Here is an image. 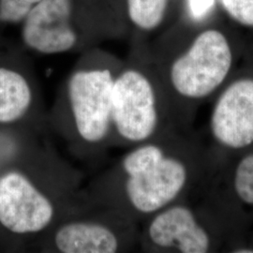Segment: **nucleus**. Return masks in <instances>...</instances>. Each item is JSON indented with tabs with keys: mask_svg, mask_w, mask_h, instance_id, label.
Here are the masks:
<instances>
[{
	"mask_svg": "<svg viewBox=\"0 0 253 253\" xmlns=\"http://www.w3.org/2000/svg\"><path fill=\"white\" fill-rule=\"evenodd\" d=\"M211 104L203 132L217 163L253 146V43Z\"/></svg>",
	"mask_w": 253,
	"mask_h": 253,
	"instance_id": "9",
	"label": "nucleus"
},
{
	"mask_svg": "<svg viewBox=\"0 0 253 253\" xmlns=\"http://www.w3.org/2000/svg\"><path fill=\"white\" fill-rule=\"evenodd\" d=\"M42 0H0V29L22 25L29 12Z\"/></svg>",
	"mask_w": 253,
	"mask_h": 253,
	"instance_id": "14",
	"label": "nucleus"
},
{
	"mask_svg": "<svg viewBox=\"0 0 253 253\" xmlns=\"http://www.w3.org/2000/svg\"><path fill=\"white\" fill-rule=\"evenodd\" d=\"M140 224L87 202L37 239L46 253H121L139 250Z\"/></svg>",
	"mask_w": 253,
	"mask_h": 253,
	"instance_id": "8",
	"label": "nucleus"
},
{
	"mask_svg": "<svg viewBox=\"0 0 253 253\" xmlns=\"http://www.w3.org/2000/svg\"><path fill=\"white\" fill-rule=\"evenodd\" d=\"M250 232L208 184L189 198L143 221L139 250L151 253H233L247 243Z\"/></svg>",
	"mask_w": 253,
	"mask_h": 253,
	"instance_id": "5",
	"label": "nucleus"
},
{
	"mask_svg": "<svg viewBox=\"0 0 253 253\" xmlns=\"http://www.w3.org/2000/svg\"><path fill=\"white\" fill-rule=\"evenodd\" d=\"M217 0H183L180 16L192 22H204L217 15Z\"/></svg>",
	"mask_w": 253,
	"mask_h": 253,
	"instance_id": "15",
	"label": "nucleus"
},
{
	"mask_svg": "<svg viewBox=\"0 0 253 253\" xmlns=\"http://www.w3.org/2000/svg\"><path fill=\"white\" fill-rule=\"evenodd\" d=\"M123 61L99 46L82 53L47 114L49 129L80 160L112 147V90Z\"/></svg>",
	"mask_w": 253,
	"mask_h": 253,
	"instance_id": "4",
	"label": "nucleus"
},
{
	"mask_svg": "<svg viewBox=\"0 0 253 253\" xmlns=\"http://www.w3.org/2000/svg\"><path fill=\"white\" fill-rule=\"evenodd\" d=\"M249 43L216 16L204 22L179 16L152 42H146L179 129H194L199 109L231 77Z\"/></svg>",
	"mask_w": 253,
	"mask_h": 253,
	"instance_id": "2",
	"label": "nucleus"
},
{
	"mask_svg": "<svg viewBox=\"0 0 253 253\" xmlns=\"http://www.w3.org/2000/svg\"><path fill=\"white\" fill-rule=\"evenodd\" d=\"M176 129L146 42L132 41L112 90V147L130 148Z\"/></svg>",
	"mask_w": 253,
	"mask_h": 253,
	"instance_id": "7",
	"label": "nucleus"
},
{
	"mask_svg": "<svg viewBox=\"0 0 253 253\" xmlns=\"http://www.w3.org/2000/svg\"><path fill=\"white\" fill-rule=\"evenodd\" d=\"M42 88L26 61L16 66L0 63V124H14L30 118L43 133L49 129Z\"/></svg>",
	"mask_w": 253,
	"mask_h": 253,
	"instance_id": "10",
	"label": "nucleus"
},
{
	"mask_svg": "<svg viewBox=\"0 0 253 253\" xmlns=\"http://www.w3.org/2000/svg\"><path fill=\"white\" fill-rule=\"evenodd\" d=\"M27 171L0 174V225L11 235L36 241L60 219L84 206L82 173L55 151L41 144Z\"/></svg>",
	"mask_w": 253,
	"mask_h": 253,
	"instance_id": "3",
	"label": "nucleus"
},
{
	"mask_svg": "<svg viewBox=\"0 0 253 253\" xmlns=\"http://www.w3.org/2000/svg\"><path fill=\"white\" fill-rule=\"evenodd\" d=\"M175 0H124L129 35L134 41L160 31L170 18Z\"/></svg>",
	"mask_w": 253,
	"mask_h": 253,
	"instance_id": "12",
	"label": "nucleus"
},
{
	"mask_svg": "<svg viewBox=\"0 0 253 253\" xmlns=\"http://www.w3.org/2000/svg\"><path fill=\"white\" fill-rule=\"evenodd\" d=\"M127 35L124 0H42L21 25L25 47L44 55L82 54Z\"/></svg>",
	"mask_w": 253,
	"mask_h": 253,
	"instance_id": "6",
	"label": "nucleus"
},
{
	"mask_svg": "<svg viewBox=\"0 0 253 253\" xmlns=\"http://www.w3.org/2000/svg\"><path fill=\"white\" fill-rule=\"evenodd\" d=\"M208 186L252 231L253 146L218 162Z\"/></svg>",
	"mask_w": 253,
	"mask_h": 253,
	"instance_id": "11",
	"label": "nucleus"
},
{
	"mask_svg": "<svg viewBox=\"0 0 253 253\" xmlns=\"http://www.w3.org/2000/svg\"><path fill=\"white\" fill-rule=\"evenodd\" d=\"M202 131L172 130L127 148L84 189L87 201L138 224L203 190L217 166Z\"/></svg>",
	"mask_w": 253,
	"mask_h": 253,
	"instance_id": "1",
	"label": "nucleus"
},
{
	"mask_svg": "<svg viewBox=\"0 0 253 253\" xmlns=\"http://www.w3.org/2000/svg\"><path fill=\"white\" fill-rule=\"evenodd\" d=\"M217 3L235 27L253 31V0H217Z\"/></svg>",
	"mask_w": 253,
	"mask_h": 253,
	"instance_id": "13",
	"label": "nucleus"
}]
</instances>
